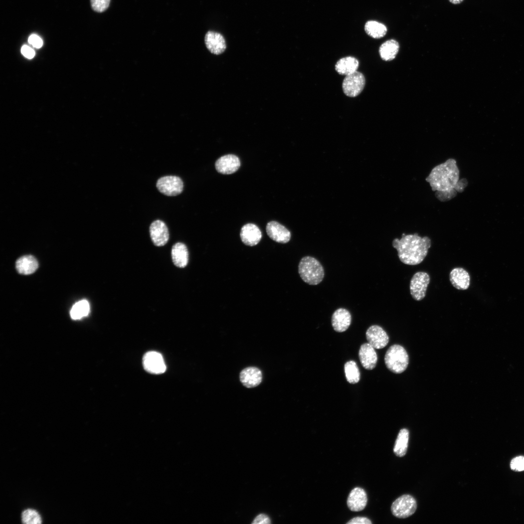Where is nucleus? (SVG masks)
Listing matches in <instances>:
<instances>
[{
  "mask_svg": "<svg viewBox=\"0 0 524 524\" xmlns=\"http://www.w3.org/2000/svg\"><path fill=\"white\" fill-rule=\"evenodd\" d=\"M252 524H270V518L265 514H261L256 517Z\"/></svg>",
  "mask_w": 524,
  "mask_h": 524,
  "instance_id": "nucleus-36",
  "label": "nucleus"
},
{
  "mask_svg": "<svg viewBox=\"0 0 524 524\" xmlns=\"http://www.w3.org/2000/svg\"><path fill=\"white\" fill-rule=\"evenodd\" d=\"M365 84L364 75L359 71H356L345 76L342 83L344 93L349 97L358 96L363 90Z\"/></svg>",
  "mask_w": 524,
  "mask_h": 524,
  "instance_id": "nucleus-6",
  "label": "nucleus"
},
{
  "mask_svg": "<svg viewBox=\"0 0 524 524\" xmlns=\"http://www.w3.org/2000/svg\"><path fill=\"white\" fill-rule=\"evenodd\" d=\"M430 282V277L425 272H417L412 276L409 284L410 293L416 301L423 299Z\"/></svg>",
  "mask_w": 524,
  "mask_h": 524,
  "instance_id": "nucleus-7",
  "label": "nucleus"
},
{
  "mask_svg": "<svg viewBox=\"0 0 524 524\" xmlns=\"http://www.w3.org/2000/svg\"><path fill=\"white\" fill-rule=\"evenodd\" d=\"M239 158L235 155L228 154L218 159L215 167L216 171L222 174H231L238 170L240 166Z\"/></svg>",
  "mask_w": 524,
  "mask_h": 524,
  "instance_id": "nucleus-11",
  "label": "nucleus"
},
{
  "mask_svg": "<svg viewBox=\"0 0 524 524\" xmlns=\"http://www.w3.org/2000/svg\"><path fill=\"white\" fill-rule=\"evenodd\" d=\"M409 439V430L406 428L401 429L398 434L393 447V452L396 456L402 457L406 455Z\"/></svg>",
  "mask_w": 524,
  "mask_h": 524,
  "instance_id": "nucleus-25",
  "label": "nucleus"
},
{
  "mask_svg": "<svg viewBox=\"0 0 524 524\" xmlns=\"http://www.w3.org/2000/svg\"><path fill=\"white\" fill-rule=\"evenodd\" d=\"M298 273L302 279L310 285L318 284L324 277L322 265L317 259L311 256H305L301 259Z\"/></svg>",
  "mask_w": 524,
  "mask_h": 524,
  "instance_id": "nucleus-3",
  "label": "nucleus"
},
{
  "mask_svg": "<svg viewBox=\"0 0 524 524\" xmlns=\"http://www.w3.org/2000/svg\"><path fill=\"white\" fill-rule=\"evenodd\" d=\"M351 322V314L345 309H338L332 315V326L334 330L338 332H342L347 330L349 327Z\"/></svg>",
  "mask_w": 524,
  "mask_h": 524,
  "instance_id": "nucleus-19",
  "label": "nucleus"
},
{
  "mask_svg": "<svg viewBox=\"0 0 524 524\" xmlns=\"http://www.w3.org/2000/svg\"><path fill=\"white\" fill-rule=\"evenodd\" d=\"M22 520L25 524L41 523V519L39 514L36 511L30 509L23 511L22 514Z\"/></svg>",
  "mask_w": 524,
  "mask_h": 524,
  "instance_id": "nucleus-29",
  "label": "nucleus"
},
{
  "mask_svg": "<svg viewBox=\"0 0 524 524\" xmlns=\"http://www.w3.org/2000/svg\"><path fill=\"white\" fill-rule=\"evenodd\" d=\"M28 41L30 44L36 49L41 48L43 44L42 38L36 34H31L29 37Z\"/></svg>",
  "mask_w": 524,
  "mask_h": 524,
  "instance_id": "nucleus-33",
  "label": "nucleus"
},
{
  "mask_svg": "<svg viewBox=\"0 0 524 524\" xmlns=\"http://www.w3.org/2000/svg\"><path fill=\"white\" fill-rule=\"evenodd\" d=\"M359 66L358 60L352 56H347L339 60L335 68L340 75L347 76L357 71Z\"/></svg>",
  "mask_w": 524,
  "mask_h": 524,
  "instance_id": "nucleus-22",
  "label": "nucleus"
},
{
  "mask_svg": "<svg viewBox=\"0 0 524 524\" xmlns=\"http://www.w3.org/2000/svg\"><path fill=\"white\" fill-rule=\"evenodd\" d=\"M384 361L387 368L395 374H400L407 369L409 358L405 349L399 344L391 346L386 352Z\"/></svg>",
  "mask_w": 524,
  "mask_h": 524,
  "instance_id": "nucleus-4",
  "label": "nucleus"
},
{
  "mask_svg": "<svg viewBox=\"0 0 524 524\" xmlns=\"http://www.w3.org/2000/svg\"><path fill=\"white\" fill-rule=\"evenodd\" d=\"M417 508L415 499L409 494H404L392 503V514L398 518H406L414 513Z\"/></svg>",
  "mask_w": 524,
  "mask_h": 524,
  "instance_id": "nucleus-5",
  "label": "nucleus"
},
{
  "mask_svg": "<svg viewBox=\"0 0 524 524\" xmlns=\"http://www.w3.org/2000/svg\"><path fill=\"white\" fill-rule=\"evenodd\" d=\"M510 467L512 470L516 472L524 471V457L520 456L513 458L511 460Z\"/></svg>",
  "mask_w": 524,
  "mask_h": 524,
  "instance_id": "nucleus-31",
  "label": "nucleus"
},
{
  "mask_svg": "<svg viewBox=\"0 0 524 524\" xmlns=\"http://www.w3.org/2000/svg\"><path fill=\"white\" fill-rule=\"evenodd\" d=\"M156 186L161 193L167 196H175L182 192L183 184L180 178L167 176L160 178Z\"/></svg>",
  "mask_w": 524,
  "mask_h": 524,
  "instance_id": "nucleus-8",
  "label": "nucleus"
},
{
  "mask_svg": "<svg viewBox=\"0 0 524 524\" xmlns=\"http://www.w3.org/2000/svg\"><path fill=\"white\" fill-rule=\"evenodd\" d=\"M345 377L351 384L358 383L360 379V372L355 361L350 360L346 362L344 366Z\"/></svg>",
  "mask_w": 524,
  "mask_h": 524,
  "instance_id": "nucleus-27",
  "label": "nucleus"
},
{
  "mask_svg": "<svg viewBox=\"0 0 524 524\" xmlns=\"http://www.w3.org/2000/svg\"><path fill=\"white\" fill-rule=\"evenodd\" d=\"M90 311V306L86 300H82L76 302L71 309L70 314L74 320L79 319L87 316Z\"/></svg>",
  "mask_w": 524,
  "mask_h": 524,
  "instance_id": "nucleus-28",
  "label": "nucleus"
},
{
  "mask_svg": "<svg viewBox=\"0 0 524 524\" xmlns=\"http://www.w3.org/2000/svg\"><path fill=\"white\" fill-rule=\"evenodd\" d=\"M449 279L452 285L460 290H467L470 284V275L462 267L453 268L450 272Z\"/></svg>",
  "mask_w": 524,
  "mask_h": 524,
  "instance_id": "nucleus-20",
  "label": "nucleus"
},
{
  "mask_svg": "<svg viewBox=\"0 0 524 524\" xmlns=\"http://www.w3.org/2000/svg\"><path fill=\"white\" fill-rule=\"evenodd\" d=\"M399 49L398 42L394 39H390L382 43L379 49V53L381 59L388 61L393 60L396 56Z\"/></svg>",
  "mask_w": 524,
  "mask_h": 524,
  "instance_id": "nucleus-24",
  "label": "nucleus"
},
{
  "mask_svg": "<svg viewBox=\"0 0 524 524\" xmlns=\"http://www.w3.org/2000/svg\"><path fill=\"white\" fill-rule=\"evenodd\" d=\"M348 524H371V521L366 517H357L348 521Z\"/></svg>",
  "mask_w": 524,
  "mask_h": 524,
  "instance_id": "nucleus-35",
  "label": "nucleus"
},
{
  "mask_svg": "<svg viewBox=\"0 0 524 524\" xmlns=\"http://www.w3.org/2000/svg\"><path fill=\"white\" fill-rule=\"evenodd\" d=\"M151 239L156 246L165 245L169 239V232L165 224L161 220L153 222L149 227Z\"/></svg>",
  "mask_w": 524,
  "mask_h": 524,
  "instance_id": "nucleus-12",
  "label": "nucleus"
},
{
  "mask_svg": "<svg viewBox=\"0 0 524 524\" xmlns=\"http://www.w3.org/2000/svg\"><path fill=\"white\" fill-rule=\"evenodd\" d=\"M451 3L454 4H458L461 3L463 0H448Z\"/></svg>",
  "mask_w": 524,
  "mask_h": 524,
  "instance_id": "nucleus-38",
  "label": "nucleus"
},
{
  "mask_svg": "<svg viewBox=\"0 0 524 524\" xmlns=\"http://www.w3.org/2000/svg\"><path fill=\"white\" fill-rule=\"evenodd\" d=\"M110 0H90L92 9L97 12H103L109 6Z\"/></svg>",
  "mask_w": 524,
  "mask_h": 524,
  "instance_id": "nucleus-30",
  "label": "nucleus"
},
{
  "mask_svg": "<svg viewBox=\"0 0 524 524\" xmlns=\"http://www.w3.org/2000/svg\"><path fill=\"white\" fill-rule=\"evenodd\" d=\"M171 256L172 261L177 267L183 268L187 265L189 254L187 248L184 244L177 243L174 245L172 248Z\"/></svg>",
  "mask_w": 524,
  "mask_h": 524,
  "instance_id": "nucleus-21",
  "label": "nucleus"
},
{
  "mask_svg": "<svg viewBox=\"0 0 524 524\" xmlns=\"http://www.w3.org/2000/svg\"><path fill=\"white\" fill-rule=\"evenodd\" d=\"M262 236L260 229L254 224H246L241 228L240 237L243 243L246 246H254L257 245Z\"/></svg>",
  "mask_w": 524,
  "mask_h": 524,
  "instance_id": "nucleus-17",
  "label": "nucleus"
},
{
  "mask_svg": "<svg viewBox=\"0 0 524 524\" xmlns=\"http://www.w3.org/2000/svg\"><path fill=\"white\" fill-rule=\"evenodd\" d=\"M431 241L427 236L421 237L417 233L405 235L400 239H394L393 246L397 251L400 261L407 265L420 264L426 256Z\"/></svg>",
  "mask_w": 524,
  "mask_h": 524,
  "instance_id": "nucleus-1",
  "label": "nucleus"
},
{
  "mask_svg": "<svg viewBox=\"0 0 524 524\" xmlns=\"http://www.w3.org/2000/svg\"><path fill=\"white\" fill-rule=\"evenodd\" d=\"M436 196L441 201H445L449 200L457 195V191L453 189L450 191H436Z\"/></svg>",
  "mask_w": 524,
  "mask_h": 524,
  "instance_id": "nucleus-32",
  "label": "nucleus"
},
{
  "mask_svg": "<svg viewBox=\"0 0 524 524\" xmlns=\"http://www.w3.org/2000/svg\"><path fill=\"white\" fill-rule=\"evenodd\" d=\"M239 377L242 384L248 388L259 385L262 378L261 371L256 367H248L244 369L240 372Z\"/></svg>",
  "mask_w": 524,
  "mask_h": 524,
  "instance_id": "nucleus-18",
  "label": "nucleus"
},
{
  "mask_svg": "<svg viewBox=\"0 0 524 524\" xmlns=\"http://www.w3.org/2000/svg\"><path fill=\"white\" fill-rule=\"evenodd\" d=\"M459 180V170L455 160L450 159L435 166L426 178L432 189L450 191L455 189Z\"/></svg>",
  "mask_w": 524,
  "mask_h": 524,
  "instance_id": "nucleus-2",
  "label": "nucleus"
},
{
  "mask_svg": "<svg viewBox=\"0 0 524 524\" xmlns=\"http://www.w3.org/2000/svg\"><path fill=\"white\" fill-rule=\"evenodd\" d=\"M366 337L368 343L375 349H377L385 347L389 340L386 331L377 325L372 326L367 329Z\"/></svg>",
  "mask_w": 524,
  "mask_h": 524,
  "instance_id": "nucleus-10",
  "label": "nucleus"
},
{
  "mask_svg": "<svg viewBox=\"0 0 524 524\" xmlns=\"http://www.w3.org/2000/svg\"><path fill=\"white\" fill-rule=\"evenodd\" d=\"M205 43L207 48L214 54L222 53L226 49L225 39L220 33L209 31L205 36Z\"/></svg>",
  "mask_w": 524,
  "mask_h": 524,
  "instance_id": "nucleus-16",
  "label": "nucleus"
},
{
  "mask_svg": "<svg viewBox=\"0 0 524 524\" xmlns=\"http://www.w3.org/2000/svg\"><path fill=\"white\" fill-rule=\"evenodd\" d=\"M21 52L22 55L28 59L33 58L35 55L34 50L27 45H23L21 49Z\"/></svg>",
  "mask_w": 524,
  "mask_h": 524,
  "instance_id": "nucleus-34",
  "label": "nucleus"
},
{
  "mask_svg": "<svg viewBox=\"0 0 524 524\" xmlns=\"http://www.w3.org/2000/svg\"><path fill=\"white\" fill-rule=\"evenodd\" d=\"M18 272L22 275H30L37 269L38 263L37 260L32 255H25L19 258L16 263Z\"/></svg>",
  "mask_w": 524,
  "mask_h": 524,
  "instance_id": "nucleus-23",
  "label": "nucleus"
},
{
  "mask_svg": "<svg viewBox=\"0 0 524 524\" xmlns=\"http://www.w3.org/2000/svg\"><path fill=\"white\" fill-rule=\"evenodd\" d=\"M467 184L468 182L466 179H463L458 180L455 187V189L457 192H461L463 191L464 188L466 187Z\"/></svg>",
  "mask_w": 524,
  "mask_h": 524,
  "instance_id": "nucleus-37",
  "label": "nucleus"
},
{
  "mask_svg": "<svg viewBox=\"0 0 524 524\" xmlns=\"http://www.w3.org/2000/svg\"><path fill=\"white\" fill-rule=\"evenodd\" d=\"M143 364L147 372L154 374H162L166 368L162 355L156 351L146 353L143 358Z\"/></svg>",
  "mask_w": 524,
  "mask_h": 524,
  "instance_id": "nucleus-9",
  "label": "nucleus"
},
{
  "mask_svg": "<svg viewBox=\"0 0 524 524\" xmlns=\"http://www.w3.org/2000/svg\"><path fill=\"white\" fill-rule=\"evenodd\" d=\"M367 502V494L365 491L360 487L353 489L350 492L347 500V505L352 511L363 510Z\"/></svg>",
  "mask_w": 524,
  "mask_h": 524,
  "instance_id": "nucleus-14",
  "label": "nucleus"
},
{
  "mask_svg": "<svg viewBox=\"0 0 524 524\" xmlns=\"http://www.w3.org/2000/svg\"><path fill=\"white\" fill-rule=\"evenodd\" d=\"M364 30L368 35L374 38H382L387 32V29L385 25L375 20L366 22Z\"/></svg>",
  "mask_w": 524,
  "mask_h": 524,
  "instance_id": "nucleus-26",
  "label": "nucleus"
},
{
  "mask_svg": "<svg viewBox=\"0 0 524 524\" xmlns=\"http://www.w3.org/2000/svg\"><path fill=\"white\" fill-rule=\"evenodd\" d=\"M359 357L362 366L365 369L371 370L376 367L377 356L375 348L368 343L360 346Z\"/></svg>",
  "mask_w": 524,
  "mask_h": 524,
  "instance_id": "nucleus-15",
  "label": "nucleus"
},
{
  "mask_svg": "<svg viewBox=\"0 0 524 524\" xmlns=\"http://www.w3.org/2000/svg\"><path fill=\"white\" fill-rule=\"evenodd\" d=\"M266 231L268 236L278 243L285 244L288 243L291 238L290 231L276 221H272L268 223Z\"/></svg>",
  "mask_w": 524,
  "mask_h": 524,
  "instance_id": "nucleus-13",
  "label": "nucleus"
}]
</instances>
